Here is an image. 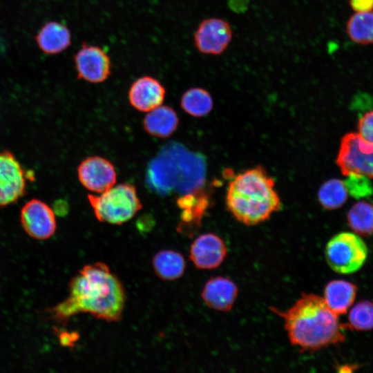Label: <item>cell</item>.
Masks as SVG:
<instances>
[{
    "label": "cell",
    "instance_id": "13",
    "mask_svg": "<svg viewBox=\"0 0 373 373\" xmlns=\"http://www.w3.org/2000/svg\"><path fill=\"white\" fill-rule=\"evenodd\" d=\"M209 196L203 187L191 193L182 195L177 200L181 210L177 231L191 237L201 225L203 216L208 207Z\"/></svg>",
    "mask_w": 373,
    "mask_h": 373
},
{
    "label": "cell",
    "instance_id": "2",
    "mask_svg": "<svg viewBox=\"0 0 373 373\" xmlns=\"http://www.w3.org/2000/svg\"><path fill=\"white\" fill-rule=\"evenodd\" d=\"M271 309L283 318L290 343L300 351H317L345 339V325L317 294H303L285 311Z\"/></svg>",
    "mask_w": 373,
    "mask_h": 373
},
{
    "label": "cell",
    "instance_id": "28",
    "mask_svg": "<svg viewBox=\"0 0 373 373\" xmlns=\"http://www.w3.org/2000/svg\"><path fill=\"white\" fill-rule=\"evenodd\" d=\"M349 3L354 12H367L373 10V0H350Z\"/></svg>",
    "mask_w": 373,
    "mask_h": 373
},
{
    "label": "cell",
    "instance_id": "29",
    "mask_svg": "<svg viewBox=\"0 0 373 373\" xmlns=\"http://www.w3.org/2000/svg\"><path fill=\"white\" fill-rule=\"evenodd\" d=\"M249 5V0H228L229 8L234 12L242 13L246 11Z\"/></svg>",
    "mask_w": 373,
    "mask_h": 373
},
{
    "label": "cell",
    "instance_id": "22",
    "mask_svg": "<svg viewBox=\"0 0 373 373\" xmlns=\"http://www.w3.org/2000/svg\"><path fill=\"white\" fill-rule=\"evenodd\" d=\"M347 220L355 233L363 236L373 234V204L367 201L355 203L347 212Z\"/></svg>",
    "mask_w": 373,
    "mask_h": 373
},
{
    "label": "cell",
    "instance_id": "11",
    "mask_svg": "<svg viewBox=\"0 0 373 373\" xmlns=\"http://www.w3.org/2000/svg\"><path fill=\"white\" fill-rule=\"evenodd\" d=\"M20 220L25 231L35 239H48L56 231L54 211L46 203L38 199H32L23 205Z\"/></svg>",
    "mask_w": 373,
    "mask_h": 373
},
{
    "label": "cell",
    "instance_id": "20",
    "mask_svg": "<svg viewBox=\"0 0 373 373\" xmlns=\"http://www.w3.org/2000/svg\"><path fill=\"white\" fill-rule=\"evenodd\" d=\"M152 266L155 274L161 279L174 280L183 275L186 263L180 253L173 250H162L153 258Z\"/></svg>",
    "mask_w": 373,
    "mask_h": 373
},
{
    "label": "cell",
    "instance_id": "16",
    "mask_svg": "<svg viewBox=\"0 0 373 373\" xmlns=\"http://www.w3.org/2000/svg\"><path fill=\"white\" fill-rule=\"evenodd\" d=\"M238 292V287L231 279L216 276L205 283L201 297L209 307L217 311L228 312L233 306Z\"/></svg>",
    "mask_w": 373,
    "mask_h": 373
},
{
    "label": "cell",
    "instance_id": "19",
    "mask_svg": "<svg viewBox=\"0 0 373 373\" xmlns=\"http://www.w3.org/2000/svg\"><path fill=\"white\" fill-rule=\"evenodd\" d=\"M179 119L175 111L168 106H159L144 117V130L151 135L167 137L178 128Z\"/></svg>",
    "mask_w": 373,
    "mask_h": 373
},
{
    "label": "cell",
    "instance_id": "27",
    "mask_svg": "<svg viewBox=\"0 0 373 373\" xmlns=\"http://www.w3.org/2000/svg\"><path fill=\"white\" fill-rule=\"evenodd\" d=\"M358 131L363 139L373 144V110L366 112L359 119Z\"/></svg>",
    "mask_w": 373,
    "mask_h": 373
},
{
    "label": "cell",
    "instance_id": "17",
    "mask_svg": "<svg viewBox=\"0 0 373 373\" xmlns=\"http://www.w3.org/2000/svg\"><path fill=\"white\" fill-rule=\"evenodd\" d=\"M40 50L48 55L62 52L71 44L70 30L58 21H48L39 30L35 37Z\"/></svg>",
    "mask_w": 373,
    "mask_h": 373
},
{
    "label": "cell",
    "instance_id": "9",
    "mask_svg": "<svg viewBox=\"0 0 373 373\" xmlns=\"http://www.w3.org/2000/svg\"><path fill=\"white\" fill-rule=\"evenodd\" d=\"M77 77L90 83H102L111 73L109 56L100 47L83 43L74 56Z\"/></svg>",
    "mask_w": 373,
    "mask_h": 373
},
{
    "label": "cell",
    "instance_id": "15",
    "mask_svg": "<svg viewBox=\"0 0 373 373\" xmlns=\"http://www.w3.org/2000/svg\"><path fill=\"white\" fill-rule=\"evenodd\" d=\"M165 94V88L157 79L142 76L131 84L128 95L132 106L140 111L149 112L162 105Z\"/></svg>",
    "mask_w": 373,
    "mask_h": 373
},
{
    "label": "cell",
    "instance_id": "10",
    "mask_svg": "<svg viewBox=\"0 0 373 373\" xmlns=\"http://www.w3.org/2000/svg\"><path fill=\"white\" fill-rule=\"evenodd\" d=\"M24 170L10 151L0 152V207L17 202L26 192Z\"/></svg>",
    "mask_w": 373,
    "mask_h": 373
},
{
    "label": "cell",
    "instance_id": "31",
    "mask_svg": "<svg viewBox=\"0 0 373 373\" xmlns=\"http://www.w3.org/2000/svg\"><path fill=\"white\" fill-rule=\"evenodd\" d=\"M5 50V44L3 41L0 37V55L4 52Z\"/></svg>",
    "mask_w": 373,
    "mask_h": 373
},
{
    "label": "cell",
    "instance_id": "18",
    "mask_svg": "<svg viewBox=\"0 0 373 373\" xmlns=\"http://www.w3.org/2000/svg\"><path fill=\"white\" fill-rule=\"evenodd\" d=\"M356 292L355 284L344 280H333L325 285L323 298L329 309L341 315L352 305Z\"/></svg>",
    "mask_w": 373,
    "mask_h": 373
},
{
    "label": "cell",
    "instance_id": "8",
    "mask_svg": "<svg viewBox=\"0 0 373 373\" xmlns=\"http://www.w3.org/2000/svg\"><path fill=\"white\" fill-rule=\"evenodd\" d=\"M233 38L230 23L221 18L211 17L202 20L193 36L196 49L206 55H220Z\"/></svg>",
    "mask_w": 373,
    "mask_h": 373
},
{
    "label": "cell",
    "instance_id": "25",
    "mask_svg": "<svg viewBox=\"0 0 373 373\" xmlns=\"http://www.w3.org/2000/svg\"><path fill=\"white\" fill-rule=\"evenodd\" d=\"M346 327L356 331H368L373 329V302L361 300L352 307L348 315Z\"/></svg>",
    "mask_w": 373,
    "mask_h": 373
},
{
    "label": "cell",
    "instance_id": "26",
    "mask_svg": "<svg viewBox=\"0 0 373 373\" xmlns=\"http://www.w3.org/2000/svg\"><path fill=\"white\" fill-rule=\"evenodd\" d=\"M345 183L349 194L356 198L370 195L372 192V187L370 178L359 175H347Z\"/></svg>",
    "mask_w": 373,
    "mask_h": 373
},
{
    "label": "cell",
    "instance_id": "7",
    "mask_svg": "<svg viewBox=\"0 0 373 373\" xmlns=\"http://www.w3.org/2000/svg\"><path fill=\"white\" fill-rule=\"evenodd\" d=\"M336 164L345 175L373 178V144L358 133H349L341 139Z\"/></svg>",
    "mask_w": 373,
    "mask_h": 373
},
{
    "label": "cell",
    "instance_id": "30",
    "mask_svg": "<svg viewBox=\"0 0 373 373\" xmlns=\"http://www.w3.org/2000/svg\"><path fill=\"white\" fill-rule=\"evenodd\" d=\"M77 339V334H73L72 333L63 332L59 335V340L61 343L64 345H73V342Z\"/></svg>",
    "mask_w": 373,
    "mask_h": 373
},
{
    "label": "cell",
    "instance_id": "3",
    "mask_svg": "<svg viewBox=\"0 0 373 373\" xmlns=\"http://www.w3.org/2000/svg\"><path fill=\"white\" fill-rule=\"evenodd\" d=\"M205 176L204 157L173 142L151 160L145 181L149 189L159 195H184L202 188Z\"/></svg>",
    "mask_w": 373,
    "mask_h": 373
},
{
    "label": "cell",
    "instance_id": "5",
    "mask_svg": "<svg viewBox=\"0 0 373 373\" xmlns=\"http://www.w3.org/2000/svg\"><path fill=\"white\" fill-rule=\"evenodd\" d=\"M88 200L97 219L108 224H123L142 209L135 187L126 183L114 185L99 195L88 194Z\"/></svg>",
    "mask_w": 373,
    "mask_h": 373
},
{
    "label": "cell",
    "instance_id": "6",
    "mask_svg": "<svg viewBox=\"0 0 373 373\" xmlns=\"http://www.w3.org/2000/svg\"><path fill=\"white\" fill-rule=\"evenodd\" d=\"M325 253L326 261L332 270L338 274H351L363 267L368 249L358 234L341 232L328 241Z\"/></svg>",
    "mask_w": 373,
    "mask_h": 373
},
{
    "label": "cell",
    "instance_id": "1",
    "mask_svg": "<svg viewBox=\"0 0 373 373\" xmlns=\"http://www.w3.org/2000/svg\"><path fill=\"white\" fill-rule=\"evenodd\" d=\"M126 303L124 287L103 262L84 266L71 280L66 300L50 309L52 318L66 321L80 313L108 322L119 321Z\"/></svg>",
    "mask_w": 373,
    "mask_h": 373
},
{
    "label": "cell",
    "instance_id": "14",
    "mask_svg": "<svg viewBox=\"0 0 373 373\" xmlns=\"http://www.w3.org/2000/svg\"><path fill=\"white\" fill-rule=\"evenodd\" d=\"M227 249L224 240L213 233L198 236L192 242L189 258L194 265L202 269H213L224 260Z\"/></svg>",
    "mask_w": 373,
    "mask_h": 373
},
{
    "label": "cell",
    "instance_id": "24",
    "mask_svg": "<svg viewBox=\"0 0 373 373\" xmlns=\"http://www.w3.org/2000/svg\"><path fill=\"white\" fill-rule=\"evenodd\" d=\"M349 192L344 181L330 179L325 182L318 192V199L321 206L326 209H336L343 205Z\"/></svg>",
    "mask_w": 373,
    "mask_h": 373
},
{
    "label": "cell",
    "instance_id": "21",
    "mask_svg": "<svg viewBox=\"0 0 373 373\" xmlns=\"http://www.w3.org/2000/svg\"><path fill=\"white\" fill-rule=\"evenodd\" d=\"M346 30L355 43L367 45L373 44V10L355 12L347 20Z\"/></svg>",
    "mask_w": 373,
    "mask_h": 373
},
{
    "label": "cell",
    "instance_id": "23",
    "mask_svg": "<svg viewBox=\"0 0 373 373\" xmlns=\"http://www.w3.org/2000/svg\"><path fill=\"white\" fill-rule=\"evenodd\" d=\"M213 99L209 92L202 88L194 87L187 90L182 96L180 106L193 117H203L213 108Z\"/></svg>",
    "mask_w": 373,
    "mask_h": 373
},
{
    "label": "cell",
    "instance_id": "12",
    "mask_svg": "<svg viewBox=\"0 0 373 373\" xmlns=\"http://www.w3.org/2000/svg\"><path fill=\"white\" fill-rule=\"evenodd\" d=\"M77 176L86 189L96 193L109 189L117 180V173L113 164L99 156L84 159L77 168Z\"/></svg>",
    "mask_w": 373,
    "mask_h": 373
},
{
    "label": "cell",
    "instance_id": "4",
    "mask_svg": "<svg viewBox=\"0 0 373 373\" xmlns=\"http://www.w3.org/2000/svg\"><path fill=\"white\" fill-rule=\"evenodd\" d=\"M275 182L261 166L236 175L229 182L227 207L241 223L251 226L268 220L281 209Z\"/></svg>",
    "mask_w": 373,
    "mask_h": 373
}]
</instances>
